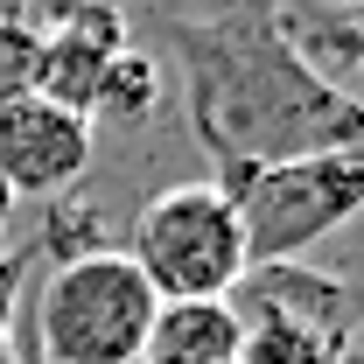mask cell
I'll use <instances>...</instances> for the list:
<instances>
[{"mask_svg":"<svg viewBox=\"0 0 364 364\" xmlns=\"http://www.w3.org/2000/svg\"><path fill=\"white\" fill-rule=\"evenodd\" d=\"M218 189L238 210L245 267H280L316 238L343 231L364 203L358 154H294V161H225Z\"/></svg>","mask_w":364,"mask_h":364,"instance_id":"2","label":"cell"},{"mask_svg":"<svg viewBox=\"0 0 364 364\" xmlns=\"http://www.w3.org/2000/svg\"><path fill=\"white\" fill-rule=\"evenodd\" d=\"M238 343H245V322H238L231 301H161L140 358H154V364H238Z\"/></svg>","mask_w":364,"mask_h":364,"instance_id":"7","label":"cell"},{"mask_svg":"<svg viewBox=\"0 0 364 364\" xmlns=\"http://www.w3.org/2000/svg\"><path fill=\"white\" fill-rule=\"evenodd\" d=\"M63 28L85 36V43H98V49H127V14L112 0H70L63 7Z\"/></svg>","mask_w":364,"mask_h":364,"instance_id":"13","label":"cell"},{"mask_svg":"<svg viewBox=\"0 0 364 364\" xmlns=\"http://www.w3.org/2000/svg\"><path fill=\"white\" fill-rule=\"evenodd\" d=\"M14 203H21V196H14V189L0 182V225H7V210H14Z\"/></svg>","mask_w":364,"mask_h":364,"instance_id":"16","label":"cell"},{"mask_svg":"<svg viewBox=\"0 0 364 364\" xmlns=\"http://www.w3.org/2000/svg\"><path fill=\"white\" fill-rule=\"evenodd\" d=\"M14 364H43L36 358V336H14Z\"/></svg>","mask_w":364,"mask_h":364,"instance_id":"15","label":"cell"},{"mask_svg":"<svg viewBox=\"0 0 364 364\" xmlns=\"http://www.w3.org/2000/svg\"><path fill=\"white\" fill-rule=\"evenodd\" d=\"M91 168V119L49 105V98H7L0 105V182L14 196H63Z\"/></svg>","mask_w":364,"mask_h":364,"instance_id":"5","label":"cell"},{"mask_svg":"<svg viewBox=\"0 0 364 364\" xmlns=\"http://www.w3.org/2000/svg\"><path fill=\"white\" fill-rule=\"evenodd\" d=\"M140 364H154V358H140Z\"/></svg>","mask_w":364,"mask_h":364,"instance_id":"19","label":"cell"},{"mask_svg":"<svg viewBox=\"0 0 364 364\" xmlns=\"http://www.w3.org/2000/svg\"><path fill=\"white\" fill-rule=\"evenodd\" d=\"M0 364H14V329H0Z\"/></svg>","mask_w":364,"mask_h":364,"instance_id":"17","label":"cell"},{"mask_svg":"<svg viewBox=\"0 0 364 364\" xmlns=\"http://www.w3.org/2000/svg\"><path fill=\"white\" fill-rule=\"evenodd\" d=\"M91 252H105V218L98 210H77V203H56L49 210V231H43V259L49 267H70V259H91Z\"/></svg>","mask_w":364,"mask_h":364,"instance_id":"11","label":"cell"},{"mask_svg":"<svg viewBox=\"0 0 364 364\" xmlns=\"http://www.w3.org/2000/svg\"><path fill=\"white\" fill-rule=\"evenodd\" d=\"M112 56H119V49H98V43H85V36H70V28L43 36V56H36V98H49V105L91 119V98H98V77H105Z\"/></svg>","mask_w":364,"mask_h":364,"instance_id":"8","label":"cell"},{"mask_svg":"<svg viewBox=\"0 0 364 364\" xmlns=\"http://www.w3.org/2000/svg\"><path fill=\"white\" fill-rule=\"evenodd\" d=\"M14 309H21V259L0 252V329H14Z\"/></svg>","mask_w":364,"mask_h":364,"instance_id":"14","label":"cell"},{"mask_svg":"<svg viewBox=\"0 0 364 364\" xmlns=\"http://www.w3.org/2000/svg\"><path fill=\"white\" fill-rule=\"evenodd\" d=\"M0 252H7V225H0Z\"/></svg>","mask_w":364,"mask_h":364,"instance_id":"18","label":"cell"},{"mask_svg":"<svg viewBox=\"0 0 364 364\" xmlns=\"http://www.w3.org/2000/svg\"><path fill=\"white\" fill-rule=\"evenodd\" d=\"M154 105H161V56H147V49L127 43L105 63L91 112H105V119H119V127H140V119H154Z\"/></svg>","mask_w":364,"mask_h":364,"instance_id":"10","label":"cell"},{"mask_svg":"<svg viewBox=\"0 0 364 364\" xmlns=\"http://www.w3.org/2000/svg\"><path fill=\"white\" fill-rule=\"evenodd\" d=\"M161 294L140 280L127 252H91L49 267L36 294V358L43 364H140Z\"/></svg>","mask_w":364,"mask_h":364,"instance_id":"3","label":"cell"},{"mask_svg":"<svg viewBox=\"0 0 364 364\" xmlns=\"http://www.w3.org/2000/svg\"><path fill=\"white\" fill-rule=\"evenodd\" d=\"M36 56H43V36L28 21H0V105L36 91Z\"/></svg>","mask_w":364,"mask_h":364,"instance_id":"12","label":"cell"},{"mask_svg":"<svg viewBox=\"0 0 364 364\" xmlns=\"http://www.w3.org/2000/svg\"><path fill=\"white\" fill-rule=\"evenodd\" d=\"M182 49L189 127L210 161H294V154H358L364 112L350 91L322 85L273 21V0H231L203 21H168Z\"/></svg>","mask_w":364,"mask_h":364,"instance_id":"1","label":"cell"},{"mask_svg":"<svg viewBox=\"0 0 364 364\" xmlns=\"http://www.w3.org/2000/svg\"><path fill=\"white\" fill-rule=\"evenodd\" d=\"M140 280L161 301H231L245 280V231L238 210L218 182H176L134 218V252Z\"/></svg>","mask_w":364,"mask_h":364,"instance_id":"4","label":"cell"},{"mask_svg":"<svg viewBox=\"0 0 364 364\" xmlns=\"http://www.w3.org/2000/svg\"><path fill=\"white\" fill-rule=\"evenodd\" d=\"M238 322H245L238 364H350V343L322 336L309 322H287V316H238Z\"/></svg>","mask_w":364,"mask_h":364,"instance_id":"9","label":"cell"},{"mask_svg":"<svg viewBox=\"0 0 364 364\" xmlns=\"http://www.w3.org/2000/svg\"><path fill=\"white\" fill-rule=\"evenodd\" d=\"M238 287L252 294V316L309 322V329H322V336H343V343H350V329H358L350 280H336V273H316V267H294V259H280V267H252Z\"/></svg>","mask_w":364,"mask_h":364,"instance_id":"6","label":"cell"}]
</instances>
